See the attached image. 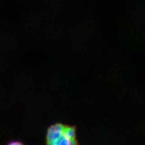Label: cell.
<instances>
[{"instance_id":"1","label":"cell","mask_w":145,"mask_h":145,"mask_svg":"<svg viewBox=\"0 0 145 145\" xmlns=\"http://www.w3.org/2000/svg\"><path fill=\"white\" fill-rule=\"evenodd\" d=\"M75 130L76 128L75 126L72 127L65 125L62 133L66 136L69 140L71 139H76Z\"/></svg>"},{"instance_id":"2","label":"cell","mask_w":145,"mask_h":145,"mask_svg":"<svg viewBox=\"0 0 145 145\" xmlns=\"http://www.w3.org/2000/svg\"><path fill=\"white\" fill-rule=\"evenodd\" d=\"M9 144L10 145H13V144H15V145H22L23 144L22 142H20V141H15V142H10Z\"/></svg>"}]
</instances>
